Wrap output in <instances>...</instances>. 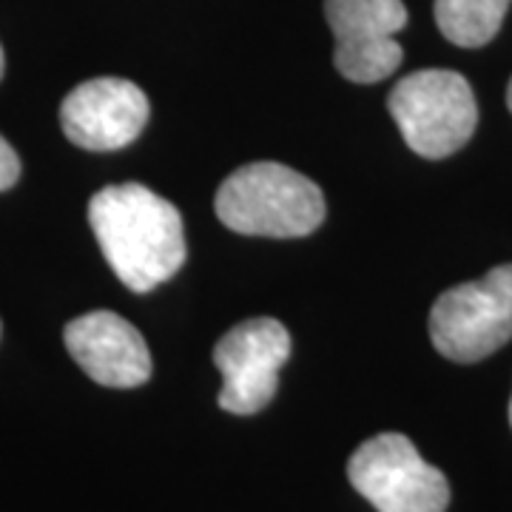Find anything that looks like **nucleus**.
<instances>
[{
    "label": "nucleus",
    "instance_id": "1",
    "mask_svg": "<svg viewBox=\"0 0 512 512\" xmlns=\"http://www.w3.org/2000/svg\"><path fill=\"white\" fill-rule=\"evenodd\" d=\"M97 245L128 291L148 293L185 262L183 217L140 183L109 185L89 202Z\"/></svg>",
    "mask_w": 512,
    "mask_h": 512
},
{
    "label": "nucleus",
    "instance_id": "2",
    "mask_svg": "<svg viewBox=\"0 0 512 512\" xmlns=\"http://www.w3.org/2000/svg\"><path fill=\"white\" fill-rule=\"evenodd\" d=\"M217 217L248 237H308L325 222L322 188L282 163H248L217 191Z\"/></svg>",
    "mask_w": 512,
    "mask_h": 512
},
{
    "label": "nucleus",
    "instance_id": "3",
    "mask_svg": "<svg viewBox=\"0 0 512 512\" xmlns=\"http://www.w3.org/2000/svg\"><path fill=\"white\" fill-rule=\"evenodd\" d=\"M387 109L404 143L427 160L456 154L478 126L473 86L450 69H421L402 77L387 97Z\"/></svg>",
    "mask_w": 512,
    "mask_h": 512
},
{
    "label": "nucleus",
    "instance_id": "4",
    "mask_svg": "<svg viewBox=\"0 0 512 512\" xmlns=\"http://www.w3.org/2000/svg\"><path fill=\"white\" fill-rule=\"evenodd\" d=\"M430 339L461 365L504 348L512 339V265L441 293L430 311Z\"/></svg>",
    "mask_w": 512,
    "mask_h": 512
},
{
    "label": "nucleus",
    "instance_id": "5",
    "mask_svg": "<svg viewBox=\"0 0 512 512\" xmlns=\"http://www.w3.org/2000/svg\"><path fill=\"white\" fill-rule=\"evenodd\" d=\"M353 490L379 512H447L450 484L402 433L373 436L348 461Z\"/></svg>",
    "mask_w": 512,
    "mask_h": 512
},
{
    "label": "nucleus",
    "instance_id": "6",
    "mask_svg": "<svg viewBox=\"0 0 512 512\" xmlns=\"http://www.w3.org/2000/svg\"><path fill=\"white\" fill-rule=\"evenodd\" d=\"M291 356V333L276 319H248L228 330L214 348L222 373L220 407L234 416H254L276 396L279 370Z\"/></svg>",
    "mask_w": 512,
    "mask_h": 512
},
{
    "label": "nucleus",
    "instance_id": "7",
    "mask_svg": "<svg viewBox=\"0 0 512 512\" xmlns=\"http://www.w3.org/2000/svg\"><path fill=\"white\" fill-rule=\"evenodd\" d=\"M325 18L336 37L333 66L350 83H379L402 66V0H325Z\"/></svg>",
    "mask_w": 512,
    "mask_h": 512
},
{
    "label": "nucleus",
    "instance_id": "8",
    "mask_svg": "<svg viewBox=\"0 0 512 512\" xmlns=\"http://www.w3.org/2000/svg\"><path fill=\"white\" fill-rule=\"evenodd\" d=\"M148 123L146 92L123 77H94L66 94L60 126L74 146L117 151L140 137Z\"/></svg>",
    "mask_w": 512,
    "mask_h": 512
},
{
    "label": "nucleus",
    "instance_id": "9",
    "mask_svg": "<svg viewBox=\"0 0 512 512\" xmlns=\"http://www.w3.org/2000/svg\"><path fill=\"white\" fill-rule=\"evenodd\" d=\"M63 342L83 373L103 387L131 390L151 379V353L143 333L111 311H92L72 319Z\"/></svg>",
    "mask_w": 512,
    "mask_h": 512
},
{
    "label": "nucleus",
    "instance_id": "10",
    "mask_svg": "<svg viewBox=\"0 0 512 512\" xmlns=\"http://www.w3.org/2000/svg\"><path fill=\"white\" fill-rule=\"evenodd\" d=\"M512 0H436L441 35L461 49L487 46L507 18Z\"/></svg>",
    "mask_w": 512,
    "mask_h": 512
},
{
    "label": "nucleus",
    "instance_id": "11",
    "mask_svg": "<svg viewBox=\"0 0 512 512\" xmlns=\"http://www.w3.org/2000/svg\"><path fill=\"white\" fill-rule=\"evenodd\" d=\"M20 180V160L15 148L0 137V191L12 188Z\"/></svg>",
    "mask_w": 512,
    "mask_h": 512
},
{
    "label": "nucleus",
    "instance_id": "12",
    "mask_svg": "<svg viewBox=\"0 0 512 512\" xmlns=\"http://www.w3.org/2000/svg\"><path fill=\"white\" fill-rule=\"evenodd\" d=\"M507 106H510L512 111V80H510V86H507Z\"/></svg>",
    "mask_w": 512,
    "mask_h": 512
},
{
    "label": "nucleus",
    "instance_id": "13",
    "mask_svg": "<svg viewBox=\"0 0 512 512\" xmlns=\"http://www.w3.org/2000/svg\"><path fill=\"white\" fill-rule=\"evenodd\" d=\"M3 69H6V60H3V46H0V77H3Z\"/></svg>",
    "mask_w": 512,
    "mask_h": 512
},
{
    "label": "nucleus",
    "instance_id": "14",
    "mask_svg": "<svg viewBox=\"0 0 512 512\" xmlns=\"http://www.w3.org/2000/svg\"><path fill=\"white\" fill-rule=\"evenodd\" d=\"M510 424H512V402H510Z\"/></svg>",
    "mask_w": 512,
    "mask_h": 512
}]
</instances>
